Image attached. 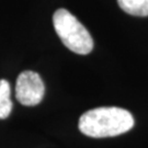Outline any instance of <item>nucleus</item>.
Segmentation results:
<instances>
[{"mask_svg":"<svg viewBox=\"0 0 148 148\" xmlns=\"http://www.w3.org/2000/svg\"><path fill=\"white\" fill-rule=\"evenodd\" d=\"M45 87L37 73L27 70L19 75L16 84V100L21 104L33 106L42 101Z\"/></svg>","mask_w":148,"mask_h":148,"instance_id":"obj_3","label":"nucleus"},{"mask_svg":"<svg viewBox=\"0 0 148 148\" xmlns=\"http://www.w3.org/2000/svg\"><path fill=\"white\" fill-rule=\"evenodd\" d=\"M11 89L9 82L5 79L0 80V120L7 119L12 111Z\"/></svg>","mask_w":148,"mask_h":148,"instance_id":"obj_5","label":"nucleus"},{"mask_svg":"<svg viewBox=\"0 0 148 148\" xmlns=\"http://www.w3.org/2000/svg\"><path fill=\"white\" fill-rule=\"evenodd\" d=\"M117 3L131 16H148V0H117Z\"/></svg>","mask_w":148,"mask_h":148,"instance_id":"obj_4","label":"nucleus"},{"mask_svg":"<svg viewBox=\"0 0 148 148\" xmlns=\"http://www.w3.org/2000/svg\"><path fill=\"white\" fill-rule=\"evenodd\" d=\"M54 29L63 44L71 52L87 55L93 49V40L89 31L66 9H58L53 16Z\"/></svg>","mask_w":148,"mask_h":148,"instance_id":"obj_2","label":"nucleus"},{"mask_svg":"<svg viewBox=\"0 0 148 148\" xmlns=\"http://www.w3.org/2000/svg\"><path fill=\"white\" fill-rule=\"evenodd\" d=\"M79 131L93 138L113 137L134 126L131 112L116 106H103L87 111L79 119Z\"/></svg>","mask_w":148,"mask_h":148,"instance_id":"obj_1","label":"nucleus"}]
</instances>
